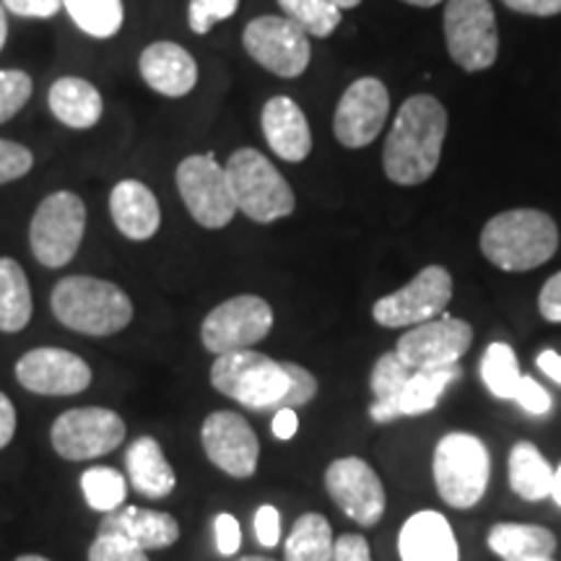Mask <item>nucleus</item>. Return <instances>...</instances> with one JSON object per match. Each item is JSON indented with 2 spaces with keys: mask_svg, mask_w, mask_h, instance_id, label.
<instances>
[{
  "mask_svg": "<svg viewBox=\"0 0 561 561\" xmlns=\"http://www.w3.org/2000/svg\"><path fill=\"white\" fill-rule=\"evenodd\" d=\"M333 528L325 515L307 512L301 515L286 538V561H331L333 559Z\"/></svg>",
  "mask_w": 561,
  "mask_h": 561,
  "instance_id": "obj_31",
  "label": "nucleus"
},
{
  "mask_svg": "<svg viewBox=\"0 0 561 561\" xmlns=\"http://www.w3.org/2000/svg\"><path fill=\"white\" fill-rule=\"evenodd\" d=\"M453 299V276L442 265H426L403 289L377 299L371 318L382 328H413L439 318Z\"/></svg>",
  "mask_w": 561,
  "mask_h": 561,
  "instance_id": "obj_10",
  "label": "nucleus"
},
{
  "mask_svg": "<svg viewBox=\"0 0 561 561\" xmlns=\"http://www.w3.org/2000/svg\"><path fill=\"white\" fill-rule=\"evenodd\" d=\"M13 434H16V409L11 398L0 392V450L13 439Z\"/></svg>",
  "mask_w": 561,
  "mask_h": 561,
  "instance_id": "obj_49",
  "label": "nucleus"
},
{
  "mask_svg": "<svg viewBox=\"0 0 561 561\" xmlns=\"http://www.w3.org/2000/svg\"><path fill=\"white\" fill-rule=\"evenodd\" d=\"M34 167V153L26 146L0 138V185L21 180Z\"/></svg>",
  "mask_w": 561,
  "mask_h": 561,
  "instance_id": "obj_40",
  "label": "nucleus"
},
{
  "mask_svg": "<svg viewBox=\"0 0 561 561\" xmlns=\"http://www.w3.org/2000/svg\"><path fill=\"white\" fill-rule=\"evenodd\" d=\"M536 364H538V369H541L543 375L549 377V380L561 385V354H557V351H551V348H546V351H541V354H538Z\"/></svg>",
  "mask_w": 561,
  "mask_h": 561,
  "instance_id": "obj_50",
  "label": "nucleus"
},
{
  "mask_svg": "<svg viewBox=\"0 0 561 561\" xmlns=\"http://www.w3.org/2000/svg\"><path fill=\"white\" fill-rule=\"evenodd\" d=\"M13 561H50L47 557H39V553H24V557L13 559Z\"/></svg>",
  "mask_w": 561,
  "mask_h": 561,
  "instance_id": "obj_55",
  "label": "nucleus"
},
{
  "mask_svg": "<svg viewBox=\"0 0 561 561\" xmlns=\"http://www.w3.org/2000/svg\"><path fill=\"white\" fill-rule=\"evenodd\" d=\"M473 343V328L458 318H434L430 322L413 325L401 335L396 354L411 369H432L458 364L462 354H468Z\"/></svg>",
  "mask_w": 561,
  "mask_h": 561,
  "instance_id": "obj_17",
  "label": "nucleus"
},
{
  "mask_svg": "<svg viewBox=\"0 0 561 561\" xmlns=\"http://www.w3.org/2000/svg\"><path fill=\"white\" fill-rule=\"evenodd\" d=\"M263 136L278 159L305 161L312 151V133L305 112L291 96H273L263 107Z\"/></svg>",
  "mask_w": 561,
  "mask_h": 561,
  "instance_id": "obj_21",
  "label": "nucleus"
},
{
  "mask_svg": "<svg viewBox=\"0 0 561 561\" xmlns=\"http://www.w3.org/2000/svg\"><path fill=\"white\" fill-rule=\"evenodd\" d=\"M411 375L413 369L396 351H388V354H382L377 359L369 377L371 392H375V403L369 405V416L375 424H390V421L401 416V396Z\"/></svg>",
  "mask_w": 561,
  "mask_h": 561,
  "instance_id": "obj_27",
  "label": "nucleus"
},
{
  "mask_svg": "<svg viewBox=\"0 0 561 561\" xmlns=\"http://www.w3.org/2000/svg\"><path fill=\"white\" fill-rule=\"evenodd\" d=\"M214 533H216V549H219L221 557H234L242 546V528L237 523L234 515L229 512H221L214 520Z\"/></svg>",
  "mask_w": 561,
  "mask_h": 561,
  "instance_id": "obj_42",
  "label": "nucleus"
},
{
  "mask_svg": "<svg viewBox=\"0 0 561 561\" xmlns=\"http://www.w3.org/2000/svg\"><path fill=\"white\" fill-rule=\"evenodd\" d=\"M520 377L515 348L510 343H489L481 359V380L491 396L500 401H515Z\"/></svg>",
  "mask_w": 561,
  "mask_h": 561,
  "instance_id": "obj_33",
  "label": "nucleus"
},
{
  "mask_svg": "<svg viewBox=\"0 0 561 561\" xmlns=\"http://www.w3.org/2000/svg\"><path fill=\"white\" fill-rule=\"evenodd\" d=\"M227 178L237 210L257 224H273L294 214L297 198L289 182L257 149H240L227 161Z\"/></svg>",
  "mask_w": 561,
  "mask_h": 561,
  "instance_id": "obj_6",
  "label": "nucleus"
},
{
  "mask_svg": "<svg viewBox=\"0 0 561 561\" xmlns=\"http://www.w3.org/2000/svg\"><path fill=\"white\" fill-rule=\"evenodd\" d=\"M462 375L460 364L450 367H432V369H413V375L405 382L401 396V416H421L437 409V403L450 388V382Z\"/></svg>",
  "mask_w": 561,
  "mask_h": 561,
  "instance_id": "obj_30",
  "label": "nucleus"
},
{
  "mask_svg": "<svg viewBox=\"0 0 561 561\" xmlns=\"http://www.w3.org/2000/svg\"><path fill=\"white\" fill-rule=\"evenodd\" d=\"M89 561H149V557L123 533L100 530L96 541L89 549Z\"/></svg>",
  "mask_w": 561,
  "mask_h": 561,
  "instance_id": "obj_37",
  "label": "nucleus"
},
{
  "mask_svg": "<svg viewBox=\"0 0 561 561\" xmlns=\"http://www.w3.org/2000/svg\"><path fill=\"white\" fill-rule=\"evenodd\" d=\"M559 250V227L538 208H512L489 219L481 252L500 271L525 273L549 263Z\"/></svg>",
  "mask_w": 561,
  "mask_h": 561,
  "instance_id": "obj_2",
  "label": "nucleus"
},
{
  "mask_svg": "<svg viewBox=\"0 0 561 561\" xmlns=\"http://www.w3.org/2000/svg\"><path fill=\"white\" fill-rule=\"evenodd\" d=\"M240 9V0H191L187 24L195 34H208L214 24L227 21Z\"/></svg>",
  "mask_w": 561,
  "mask_h": 561,
  "instance_id": "obj_38",
  "label": "nucleus"
},
{
  "mask_svg": "<svg viewBox=\"0 0 561 561\" xmlns=\"http://www.w3.org/2000/svg\"><path fill=\"white\" fill-rule=\"evenodd\" d=\"M30 278L13 257H0V331L19 333L32 320Z\"/></svg>",
  "mask_w": 561,
  "mask_h": 561,
  "instance_id": "obj_29",
  "label": "nucleus"
},
{
  "mask_svg": "<svg viewBox=\"0 0 561 561\" xmlns=\"http://www.w3.org/2000/svg\"><path fill=\"white\" fill-rule=\"evenodd\" d=\"M21 388L37 396H79L91 385V367L66 348H32L16 362Z\"/></svg>",
  "mask_w": 561,
  "mask_h": 561,
  "instance_id": "obj_18",
  "label": "nucleus"
},
{
  "mask_svg": "<svg viewBox=\"0 0 561 561\" xmlns=\"http://www.w3.org/2000/svg\"><path fill=\"white\" fill-rule=\"evenodd\" d=\"M447 136V112L437 96L416 94L403 102L382 151L385 174L396 185H421L437 172Z\"/></svg>",
  "mask_w": 561,
  "mask_h": 561,
  "instance_id": "obj_1",
  "label": "nucleus"
},
{
  "mask_svg": "<svg viewBox=\"0 0 561 561\" xmlns=\"http://www.w3.org/2000/svg\"><path fill=\"white\" fill-rule=\"evenodd\" d=\"M53 314L83 335H115L133 320V301L121 286L94 276H66L53 289Z\"/></svg>",
  "mask_w": 561,
  "mask_h": 561,
  "instance_id": "obj_3",
  "label": "nucleus"
},
{
  "mask_svg": "<svg viewBox=\"0 0 561 561\" xmlns=\"http://www.w3.org/2000/svg\"><path fill=\"white\" fill-rule=\"evenodd\" d=\"M244 50L280 79H297L310 66V37L286 16H257L244 26Z\"/></svg>",
  "mask_w": 561,
  "mask_h": 561,
  "instance_id": "obj_12",
  "label": "nucleus"
},
{
  "mask_svg": "<svg viewBox=\"0 0 561 561\" xmlns=\"http://www.w3.org/2000/svg\"><path fill=\"white\" fill-rule=\"evenodd\" d=\"M271 430H273V437H276V439H291L294 434L299 432L297 411H294V409H278L276 413H273Z\"/></svg>",
  "mask_w": 561,
  "mask_h": 561,
  "instance_id": "obj_48",
  "label": "nucleus"
},
{
  "mask_svg": "<svg viewBox=\"0 0 561 561\" xmlns=\"http://www.w3.org/2000/svg\"><path fill=\"white\" fill-rule=\"evenodd\" d=\"M255 536L257 543L265 546V549H273L280 541V515L273 504H263L255 512Z\"/></svg>",
  "mask_w": 561,
  "mask_h": 561,
  "instance_id": "obj_44",
  "label": "nucleus"
},
{
  "mask_svg": "<svg viewBox=\"0 0 561 561\" xmlns=\"http://www.w3.org/2000/svg\"><path fill=\"white\" fill-rule=\"evenodd\" d=\"M278 5L307 37H331L341 24V9L331 0H278Z\"/></svg>",
  "mask_w": 561,
  "mask_h": 561,
  "instance_id": "obj_35",
  "label": "nucleus"
},
{
  "mask_svg": "<svg viewBox=\"0 0 561 561\" xmlns=\"http://www.w3.org/2000/svg\"><path fill=\"white\" fill-rule=\"evenodd\" d=\"M403 3H409V5H416V9H432V5L442 3V0H403Z\"/></svg>",
  "mask_w": 561,
  "mask_h": 561,
  "instance_id": "obj_53",
  "label": "nucleus"
},
{
  "mask_svg": "<svg viewBox=\"0 0 561 561\" xmlns=\"http://www.w3.org/2000/svg\"><path fill=\"white\" fill-rule=\"evenodd\" d=\"M3 5L24 19H53L62 9V0H3Z\"/></svg>",
  "mask_w": 561,
  "mask_h": 561,
  "instance_id": "obj_45",
  "label": "nucleus"
},
{
  "mask_svg": "<svg viewBox=\"0 0 561 561\" xmlns=\"http://www.w3.org/2000/svg\"><path fill=\"white\" fill-rule=\"evenodd\" d=\"M331 561H375L369 551V541L359 533H343L333 543Z\"/></svg>",
  "mask_w": 561,
  "mask_h": 561,
  "instance_id": "obj_43",
  "label": "nucleus"
},
{
  "mask_svg": "<svg viewBox=\"0 0 561 561\" xmlns=\"http://www.w3.org/2000/svg\"><path fill=\"white\" fill-rule=\"evenodd\" d=\"M445 39L450 58L468 73L494 66L500 55V32L489 0H447Z\"/></svg>",
  "mask_w": 561,
  "mask_h": 561,
  "instance_id": "obj_8",
  "label": "nucleus"
},
{
  "mask_svg": "<svg viewBox=\"0 0 561 561\" xmlns=\"http://www.w3.org/2000/svg\"><path fill=\"white\" fill-rule=\"evenodd\" d=\"M333 5H339V9L343 11V9H356V5L362 3V0H331Z\"/></svg>",
  "mask_w": 561,
  "mask_h": 561,
  "instance_id": "obj_54",
  "label": "nucleus"
},
{
  "mask_svg": "<svg viewBox=\"0 0 561 561\" xmlns=\"http://www.w3.org/2000/svg\"><path fill=\"white\" fill-rule=\"evenodd\" d=\"M325 489L343 515L354 523L375 528L382 520L388 494H385L382 479L367 460L354 458V455L333 460L325 471Z\"/></svg>",
  "mask_w": 561,
  "mask_h": 561,
  "instance_id": "obj_14",
  "label": "nucleus"
},
{
  "mask_svg": "<svg viewBox=\"0 0 561 561\" xmlns=\"http://www.w3.org/2000/svg\"><path fill=\"white\" fill-rule=\"evenodd\" d=\"M536 561H553V559H536Z\"/></svg>",
  "mask_w": 561,
  "mask_h": 561,
  "instance_id": "obj_57",
  "label": "nucleus"
},
{
  "mask_svg": "<svg viewBox=\"0 0 561 561\" xmlns=\"http://www.w3.org/2000/svg\"><path fill=\"white\" fill-rule=\"evenodd\" d=\"M87 231V206L76 193L47 195L34 210L30 242L34 257L45 268H62L76 257Z\"/></svg>",
  "mask_w": 561,
  "mask_h": 561,
  "instance_id": "obj_7",
  "label": "nucleus"
},
{
  "mask_svg": "<svg viewBox=\"0 0 561 561\" xmlns=\"http://www.w3.org/2000/svg\"><path fill=\"white\" fill-rule=\"evenodd\" d=\"M273 328V310L263 297L240 294L221 301L206 314L201 325V341L210 354L252 348L261 343Z\"/></svg>",
  "mask_w": 561,
  "mask_h": 561,
  "instance_id": "obj_11",
  "label": "nucleus"
},
{
  "mask_svg": "<svg viewBox=\"0 0 561 561\" xmlns=\"http://www.w3.org/2000/svg\"><path fill=\"white\" fill-rule=\"evenodd\" d=\"M504 5L517 13H525V16H559L561 13V0H502Z\"/></svg>",
  "mask_w": 561,
  "mask_h": 561,
  "instance_id": "obj_47",
  "label": "nucleus"
},
{
  "mask_svg": "<svg viewBox=\"0 0 561 561\" xmlns=\"http://www.w3.org/2000/svg\"><path fill=\"white\" fill-rule=\"evenodd\" d=\"M140 76L159 94L178 96L191 94L198 83V62L185 47L174 45V42H153L140 53L138 60Z\"/></svg>",
  "mask_w": 561,
  "mask_h": 561,
  "instance_id": "obj_20",
  "label": "nucleus"
},
{
  "mask_svg": "<svg viewBox=\"0 0 561 561\" xmlns=\"http://www.w3.org/2000/svg\"><path fill=\"white\" fill-rule=\"evenodd\" d=\"M110 214L117 231L133 242L151 240L161 224L157 195L138 180H123L112 187Z\"/></svg>",
  "mask_w": 561,
  "mask_h": 561,
  "instance_id": "obj_22",
  "label": "nucleus"
},
{
  "mask_svg": "<svg viewBox=\"0 0 561 561\" xmlns=\"http://www.w3.org/2000/svg\"><path fill=\"white\" fill-rule=\"evenodd\" d=\"M390 94L380 79H359L343 91L339 110L333 117L335 138L346 149H364L380 136L388 123Z\"/></svg>",
  "mask_w": 561,
  "mask_h": 561,
  "instance_id": "obj_16",
  "label": "nucleus"
},
{
  "mask_svg": "<svg viewBox=\"0 0 561 561\" xmlns=\"http://www.w3.org/2000/svg\"><path fill=\"white\" fill-rule=\"evenodd\" d=\"M515 401L523 411H528L530 416H546L553 409V401L549 390L543 388L541 382H536L533 377H520V385H517Z\"/></svg>",
  "mask_w": 561,
  "mask_h": 561,
  "instance_id": "obj_41",
  "label": "nucleus"
},
{
  "mask_svg": "<svg viewBox=\"0 0 561 561\" xmlns=\"http://www.w3.org/2000/svg\"><path fill=\"white\" fill-rule=\"evenodd\" d=\"M53 447L66 460H91L115 453L125 439L121 413L87 405L60 413L53 424Z\"/></svg>",
  "mask_w": 561,
  "mask_h": 561,
  "instance_id": "obj_13",
  "label": "nucleus"
},
{
  "mask_svg": "<svg viewBox=\"0 0 561 561\" xmlns=\"http://www.w3.org/2000/svg\"><path fill=\"white\" fill-rule=\"evenodd\" d=\"M203 450L231 479H250L257 471L261 442L250 421L234 411H216L203 421Z\"/></svg>",
  "mask_w": 561,
  "mask_h": 561,
  "instance_id": "obj_15",
  "label": "nucleus"
},
{
  "mask_svg": "<svg viewBox=\"0 0 561 561\" xmlns=\"http://www.w3.org/2000/svg\"><path fill=\"white\" fill-rule=\"evenodd\" d=\"M73 24L94 39H110L121 32L123 0H62Z\"/></svg>",
  "mask_w": 561,
  "mask_h": 561,
  "instance_id": "obj_32",
  "label": "nucleus"
},
{
  "mask_svg": "<svg viewBox=\"0 0 561 561\" xmlns=\"http://www.w3.org/2000/svg\"><path fill=\"white\" fill-rule=\"evenodd\" d=\"M50 110L68 128L87 130L102 121L104 102L94 83L68 76V79H58L53 83Z\"/></svg>",
  "mask_w": 561,
  "mask_h": 561,
  "instance_id": "obj_26",
  "label": "nucleus"
},
{
  "mask_svg": "<svg viewBox=\"0 0 561 561\" xmlns=\"http://www.w3.org/2000/svg\"><path fill=\"white\" fill-rule=\"evenodd\" d=\"M81 491L87 496V504L91 510L110 512L121 510L125 496H128V481L123 479L121 471L107 466H94L89 471H83L81 476Z\"/></svg>",
  "mask_w": 561,
  "mask_h": 561,
  "instance_id": "obj_34",
  "label": "nucleus"
},
{
  "mask_svg": "<svg viewBox=\"0 0 561 561\" xmlns=\"http://www.w3.org/2000/svg\"><path fill=\"white\" fill-rule=\"evenodd\" d=\"M551 500L561 507V466L553 471V489H551Z\"/></svg>",
  "mask_w": 561,
  "mask_h": 561,
  "instance_id": "obj_52",
  "label": "nucleus"
},
{
  "mask_svg": "<svg viewBox=\"0 0 561 561\" xmlns=\"http://www.w3.org/2000/svg\"><path fill=\"white\" fill-rule=\"evenodd\" d=\"M210 385L244 409L276 411L289 390V371L284 362L271 359L261 351H229L210 364Z\"/></svg>",
  "mask_w": 561,
  "mask_h": 561,
  "instance_id": "obj_5",
  "label": "nucleus"
},
{
  "mask_svg": "<svg viewBox=\"0 0 561 561\" xmlns=\"http://www.w3.org/2000/svg\"><path fill=\"white\" fill-rule=\"evenodd\" d=\"M34 83L24 70H0V125L16 117L30 102Z\"/></svg>",
  "mask_w": 561,
  "mask_h": 561,
  "instance_id": "obj_36",
  "label": "nucleus"
},
{
  "mask_svg": "<svg viewBox=\"0 0 561 561\" xmlns=\"http://www.w3.org/2000/svg\"><path fill=\"white\" fill-rule=\"evenodd\" d=\"M486 543L504 561L553 559V553H557V536L543 525L496 523L489 530Z\"/></svg>",
  "mask_w": 561,
  "mask_h": 561,
  "instance_id": "obj_25",
  "label": "nucleus"
},
{
  "mask_svg": "<svg viewBox=\"0 0 561 561\" xmlns=\"http://www.w3.org/2000/svg\"><path fill=\"white\" fill-rule=\"evenodd\" d=\"M5 37H9V19H5V5L0 3V50L5 47Z\"/></svg>",
  "mask_w": 561,
  "mask_h": 561,
  "instance_id": "obj_51",
  "label": "nucleus"
},
{
  "mask_svg": "<svg viewBox=\"0 0 561 561\" xmlns=\"http://www.w3.org/2000/svg\"><path fill=\"white\" fill-rule=\"evenodd\" d=\"M178 191L201 227L224 229L234 219V193H231L227 170L216 161L214 153H195L180 161Z\"/></svg>",
  "mask_w": 561,
  "mask_h": 561,
  "instance_id": "obj_9",
  "label": "nucleus"
},
{
  "mask_svg": "<svg viewBox=\"0 0 561 561\" xmlns=\"http://www.w3.org/2000/svg\"><path fill=\"white\" fill-rule=\"evenodd\" d=\"M125 471H128L133 489L149 500H164L178 486L174 468L153 437H138L130 442L128 450H125Z\"/></svg>",
  "mask_w": 561,
  "mask_h": 561,
  "instance_id": "obj_24",
  "label": "nucleus"
},
{
  "mask_svg": "<svg viewBox=\"0 0 561 561\" xmlns=\"http://www.w3.org/2000/svg\"><path fill=\"white\" fill-rule=\"evenodd\" d=\"M401 561H460V546L442 512L421 510L403 523L398 536Z\"/></svg>",
  "mask_w": 561,
  "mask_h": 561,
  "instance_id": "obj_19",
  "label": "nucleus"
},
{
  "mask_svg": "<svg viewBox=\"0 0 561 561\" xmlns=\"http://www.w3.org/2000/svg\"><path fill=\"white\" fill-rule=\"evenodd\" d=\"M538 310H541L543 320L561 322V271L543 284L541 294H538Z\"/></svg>",
  "mask_w": 561,
  "mask_h": 561,
  "instance_id": "obj_46",
  "label": "nucleus"
},
{
  "mask_svg": "<svg viewBox=\"0 0 561 561\" xmlns=\"http://www.w3.org/2000/svg\"><path fill=\"white\" fill-rule=\"evenodd\" d=\"M432 473L442 502L455 510H471L489 489L491 455L476 434L450 432L434 447Z\"/></svg>",
  "mask_w": 561,
  "mask_h": 561,
  "instance_id": "obj_4",
  "label": "nucleus"
},
{
  "mask_svg": "<svg viewBox=\"0 0 561 561\" xmlns=\"http://www.w3.org/2000/svg\"><path fill=\"white\" fill-rule=\"evenodd\" d=\"M237 561H276V559H268V557H242Z\"/></svg>",
  "mask_w": 561,
  "mask_h": 561,
  "instance_id": "obj_56",
  "label": "nucleus"
},
{
  "mask_svg": "<svg viewBox=\"0 0 561 561\" xmlns=\"http://www.w3.org/2000/svg\"><path fill=\"white\" fill-rule=\"evenodd\" d=\"M100 530H115L130 538L144 551L170 549L180 538V523L170 512L146 510V507H121L104 517Z\"/></svg>",
  "mask_w": 561,
  "mask_h": 561,
  "instance_id": "obj_23",
  "label": "nucleus"
},
{
  "mask_svg": "<svg viewBox=\"0 0 561 561\" xmlns=\"http://www.w3.org/2000/svg\"><path fill=\"white\" fill-rule=\"evenodd\" d=\"M510 489L525 502L551 496L553 468L533 442H517L510 450Z\"/></svg>",
  "mask_w": 561,
  "mask_h": 561,
  "instance_id": "obj_28",
  "label": "nucleus"
},
{
  "mask_svg": "<svg viewBox=\"0 0 561 561\" xmlns=\"http://www.w3.org/2000/svg\"><path fill=\"white\" fill-rule=\"evenodd\" d=\"M284 367H286V371H289V390H286L284 401L278 403V409L297 411V409H301V405L310 403L314 396H318V380H314L312 371L301 367V364L284 362Z\"/></svg>",
  "mask_w": 561,
  "mask_h": 561,
  "instance_id": "obj_39",
  "label": "nucleus"
}]
</instances>
